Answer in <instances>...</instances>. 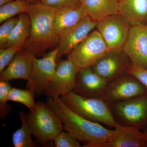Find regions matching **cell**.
I'll list each match as a JSON object with an SVG mask.
<instances>
[{"mask_svg":"<svg viewBox=\"0 0 147 147\" xmlns=\"http://www.w3.org/2000/svg\"><path fill=\"white\" fill-rule=\"evenodd\" d=\"M46 102L61 119L63 130L84 143L83 147H99L110 137L112 129L77 115L64 104L60 97H47Z\"/></svg>","mask_w":147,"mask_h":147,"instance_id":"cell-1","label":"cell"},{"mask_svg":"<svg viewBox=\"0 0 147 147\" xmlns=\"http://www.w3.org/2000/svg\"><path fill=\"white\" fill-rule=\"evenodd\" d=\"M56 10L40 2L29 4L26 13L30 20L31 32L24 49L35 57L44 55L46 50L59 44L60 37L54 26Z\"/></svg>","mask_w":147,"mask_h":147,"instance_id":"cell-2","label":"cell"},{"mask_svg":"<svg viewBox=\"0 0 147 147\" xmlns=\"http://www.w3.org/2000/svg\"><path fill=\"white\" fill-rule=\"evenodd\" d=\"M60 98L70 110L88 120L113 128L119 124L113 116L111 104L104 98L83 97L71 92Z\"/></svg>","mask_w":147,"mask_h":147,"instance_id":"cell-3","label":"cell"},{"mask_svg":"<svg viewBox=\"0 0 147 147\" xmlns=\"http://www.w3.org/2000/svg\"><path fill=\"white\" fill-rule=\"evenodd\" d=\"M32 133L40 146L53 141L63 130L62 122L47 102L39 101L33 112L27 114Z\"/></svg>","mask_w":147,"mask_h":147,"instance_id":"cell-4","label":"cell"},{"mask_svg":"<svg viewBox=\"0 0 147 147\" xmlns=\"http://www.w3.org/2000/svg\"><path fill=\"white\" fill-rule=\"evenodd\" d=\"M110 50L97 30L88 35L68 55L77 70L91 67Z\"/></svg>","mask_w":147,"mask_h":147,"instance_id":"cell-5","label":"cell"},{"mask_svg":"<svg viewBox=\"0 0 147 147\" xmlns=\"http://www.w3.org/2000/svg\"><path fill=\"white\" fill-rule=\"evenodd\" d=\"M57 49L55 48L41 59L34 57L30 74L26 89L39 96L45 89L53 78L57 64Z\"/></svg>","mask_w":147,"mask_h":147,"instance_id":"cell-6","label":"cell"},{"mask_svg":"<svg viewBox=\"0 0 147 147\" xmlns=\"http://www.w3.org/2000/svg\"><path fill=\"white\" fill-rule=\"evenodd\" d=\"M131 26L119 13L98 21L96 28L110 51L123 50Z\"/></svg>","mask_w":147,"mask_h":147,"instance_id":"cell-7","label":"cell"},{"mask_svg":"<svg viewBox=\"0 0 147 147\" xmlns=\"http://www.w3.org/2000/svg\"><path fill=\"white\" fill-rule=\"evenodd\" d=\"M113 116L123 125L140 129L147 123V94L111 105Z\"/></svg>","mask_w":147,"mask_h":147,"instance_id":"cell-8","label":"cell"},{"mask_svg":"<svg viewBox=\"0 0 147 147\" xmlns=\"http://www.w3.org/2000/svg\"><path fill=\"white\" fill-rule=\"evenodd\" d=\"M147 94V89L134 76L126 73L108 82L104 98L111 105Z\"/></svg>","mask_w":147,"mask_h":147,"instance_id":"cell-9","label":"cell"},{"mask_svg":"<svg viewBox=\"0 0 147 147\" xmlns=\"http://www.w3.org/2000/svg\"><path fill=\"white\" fill-rule=\"evenodd\" d=\"M78 72L76 65L70 58L59 61L44 94L47 97H60L73 91Z\"/></svg>","mask_w":147,"mask_h":147,"instance_id":"cell-10","label":"cell"},{"mask_svg":"<svg viewBox=\"0 0 147 147\" xmlns=\"http://www.w3.org/2000/svg\"><path fill=\"white\" fill-rule=\"evenodd\" d=\"M131 63L123 50L110 51L91 68L95 73L109 82L126 73Z\"/></svg>","mask_w":147,"mask_h":147,"instance_id":"cell-11","label":"cell"},{"mask_svg":"<svg viewBox=\"0 0 147 147\" xmlns=\"http://www.w3.org/2000/svg\"><path fill=\"white\" fill-rule=\"evenodd\" d=\"M123 51L132 63L147 69V25L131 27Z\"/></svg>","mask_w":147,"mask_h":147,"instance_id":"cell-12","label":"cell"},{"mask_svg":"<svg viewBox=\"0 0 147 147\" xmlns=\"http://www.w3.org/2000/svg\"><path fill=\"white\" fill-rule=\"evenodd\" d=\"M96 21L86 16L78 24L69 29L60 36L57 49V60L63 55H69L96 27Z\"/></svg>","mask_w":147,"mask_h":147,"instance_id":"cell-13","label":"cell"},{"mask_svg":"<svg viewBox=\"0 0 147 147\" xmlns=\"http://www.w3.org/2000/svg\"><path fill=\"white\" fill-rule=\"evenodd\" d=\"M108 83L91 67L83 69L78 71L72 92L83 97L104 98Z\"/></svg>","mask_w":147,"mask_h":147,"instance_id":"cell-14","label":"cell"},{"mask_svg":"<svg viewBox=\"0 0 147 147\" xmlns=\"http://www.w3.org/2000/svg\"><path fill=\"white\" fill-rule=\"evenodd\" d=\"M114 128L108 140L99 147H147L146 135L139 128L119 123Z\"/></svg>","mask_w":147,"mask_h":147,"instance_id":"cell-15","label":"cell"},{"mask_svg":"<svg viewBox=\"0 0 147 147\" xmlns=\"http://www.w3.org/2000/svg\"><path fill=\"white\" fill-rule=\"evenodd\" d=\"M34 56L24 48L16 53L8 66L0 74V80L9 82L13 79L28 80Z\"/></svg>","mask_w":147,"mask_h":147,"instance_id":"cell-16","label":"cell"},{"mask_svg":"<svg viewBox=\"0 0 147 147\" xmlns=\"http://www.w3.org/2000/svg\"><path fill=\"white\" fill-rule=\"evenodd\" d=\"M87 16L82 5L74 7L57 9L54 18L55 31L60 37Z\"/></svg>","mask_w":147,"mask_h":147,"instance_id":"cell-17","label":"cell"},{"mask_svg":"<svg viewBox=\"0 0 147 147\" xmlns=\"http://www.w3.org/2000/svg\"><path fill=\"white\" fill-rule=\"evenodd\" d=\"M119 11L131 26L147 25V0H119Z\"/></svg>","mask_w":147,"mask_h":147,"instance_id":"cell-18","label":"cell"},{"mask_svg":"<svg viewBox=\"0 0 147 147\" xmlns=\"http://www.w3.org/2000/svg\"><path fill=\"white\" fill-rule=\"evenodd\" d=\"M81 3L87 16L96 22L119 13V0H83Z\"/></svg>","mask_w":147,"mask_h":147,"instance_id":"cell-19","label":"cell"},{"mask_svg":"<svg viewBox=\"0 0 147 147\" xmlns=\"http://www.w3.org/2000/svg\"><path fill=\"white\" fill-rule=\"evenodd\" d=\"M30 32V20L28 15L26 13L18 14V22L2 49L14 45L24 46Z\"/></svg>","mask_w":147,"mask_h":147,"instance_id":"cell-20","label":"cell"},{"mask_svg":"<svg viewBox=\"0 0 147 147\" xmlns=\"http://www.w3.org/2000/svg\"><path fill=\"white\" fill-rule=\"evenodd\" d=\"M22 123L21 127L12 135V141L14 147H36L38 144L33 140L30 127L27 120V115L23 111L19 114Z\"/></svg>","mask_w":147,"mask_h":147,"instance_id":"cell-21","label":"cell"},{"mask_svg":"<svg viewBox=\"0 0 147 147\" xmlns=\"http://www.w3.org/2000/svg\"><path fill=\"white\" fill-rule=\"evenodd\" d=\"M35 96L29 90L12 88L8 94V100L23 104L28 108L30 112H32L36 108L37 103L35 101Z\"/></svg>","mask_w":147,"mask_h":147,"instance_id":"cell-22","label":"cell"},{"mask_svg":"<svg viewBox=\"0 0 147 147\" xmlns=\"http://www.w3.org/2000/svg\"><path fill=\"white\" fill-rule=\"evenodd\" d=\"M29 4L21 0H13L0 7V23L16 14L26 13Z\"/></svg>","mask_w":147,"mask_h":147,"instance_id":"cell-23","label":"cell"},{"mask_svg":"<svg viewBox=\"0 0 147 147\" xmlns=\"http://www.w3.org/2000/svg\"><path fill=\"white\" fill-rule=\"evenodd\" d=\"M12 88L8 82L0 80V117L5 118L11 111V107L7 105L8 96Z\"/></svg>","mask_w":147,"mask_h":147,"instance_id":"cell-24","label":"cell"},{"mask_svg":"<svg viewBox=\"0 0 147 147\" xmlns=\"http://www.w3.org/2000/svg\"><path fill=\"white\" fill-rule=\"evenodd\" d=\"M23 48V46L14 45L0 49V73L9 64L16 53Z\"/></svg>","mask_w":147,"mask_h":147,"instance_id":"cell-25","label":"cell"},{"mask_svg":"<svg viewBox=\"0 0 147 147\" xmlns=\"http://www.w3.org/2000/svg\"><path fill=\"white\" fill-rule=\"evenodd\" d=\"M55 147H80L79 142L70 133L62 131L53 140Z\"/></svg>","mask_w":147,"mask_h":147,"instance_id":"cell-26","label":"cell"},{"mask_svg":"<svg viewBox=\"0 0 147 147\" xmlns=\"http://www.w3.org/2000/svg\"><path fill=\"white\" fill-rule=\"evenodd\" d=\"M18 21V17L9 18L0 27V49H2Z\"/></svg>","mask_w":147,"mask_h":147,"instance_id":"cell-27","label":"cell"},{"mask_svg":"<svg viewBox=\"0 0 147 147\" xmlns=\"http://www.w3.org/2000/svg\"><path fill=\"white\" fill-rule=\"evenodd\" d=\"M40 2L56 9L74 7L82 5L80 0H41Z\"/></svg>","mask_w":147,"mask_h":147,"instance_id":"cell-28","label":"cell"},{"mask_svg":"<svg viewBox=\"0 0 147 147\" xmlns=\"http://www.w3.org/2000/svg\"><path fill=\"white\" fill-rule=\"evenodd\" d=\"M127 73L137 78L147 89V69L131 63L128 67Z\"/></svg>","mask_w":147,"mask_h":147,"instance_id":"cell-29","label":"cell"},{"mask_svg":"<svg viewBox=\"0 0 147 147\" xmlns=\"http://www.w3.org/2000/svg\"><path fill=\"white\" fill-rule=\"evenodd\" d=\"M12 1H13V0H12ZM21 1H24L30 4L40 2L41 0H21Z\"/></svg>","mask_w":147,"mask_h":147,"instance_id":"cell-30","label":"cell"},{"mask_svg":"<svg viewBox=\"0 0 147 147\" xmlns=\"http://www.w3.org/2000/svg\"><path fill=\"white\" fill-rule=\"evenodd\" d=\"M11 1H12V0H0V6Z\"/></svg>","mask_w":147,"mask_h":147,"instance_id":"cell-31","label":"cell"},{"mask_svg":"<svg viewBox=\"0 0 147 147\" xmlns=\"http://www.w3.org/2000/svg\"><path fill=\"white\" fill-rule=\"evenodd\" d=\"M145 134H146V135L147 137V127L146 129V131H144Z\"/></svg>","mask_w":147,"mask_h":147,"instance_id":"cell-32","label":"cell"},{"mask_svg":"<svg viewBox=\"0 0 147 147\" xmlns=\"http://www.w3.org/2000/svg\"><path fill=\"white\" fill-rule=\"evenodd\" d=\"M80 1H81V2H82V1H83V0H80Z\"/></svg>","mask_w":147,"mask_h":147,"instance_id":"cell-33","label":"cell"}]
</instances>
